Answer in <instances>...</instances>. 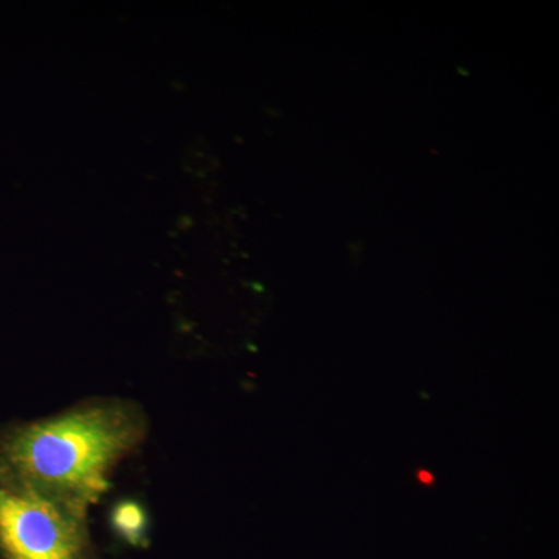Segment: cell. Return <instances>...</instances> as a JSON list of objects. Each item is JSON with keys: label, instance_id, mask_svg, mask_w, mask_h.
Masks as SVG:
<instances>
[{"label": "cell", "instance_id": "1", "mask_svg": "<svg viewBox=\"0 0 559 559\" xmlns=\"http://www.w3.org/2000/svg\"><path fill=\"white\" fill-rule=\"evenodd\" d=\"M148 419L138 403L92 399L0 433V485L33 489L90 510L114 469L138 450Z\"/></svg>", "mask_w": 559, "mask_h": 559}, {"label": "cell", "instance_id": "2", "mask_svg": "<svg viewBox=\"0 0 559 559\" xmlns=\"http://www.w3.org/2000/svg\"><path fill=\"white\" fill-rule=\"evenodd\" d=\"M87 511L33 489L0 485V558L97 559Z\"/></svg>", "mask_w": 559, "mask_h": 559}, {"label": "cell", "instance_id": "3", "mask_svg": "<svg viewBox=\"0 0 559 559\" xmlns=\"http://www.w3.org/2000/svg\"><path fill=\"white\" fill-rule=\"evenodd\" d=\"M110 527L132 547H143L148 543V514L138 500L117 502L110 511Z\"/></svg>", "mask_w": 559, "mask_h": 559}]
</instances>
